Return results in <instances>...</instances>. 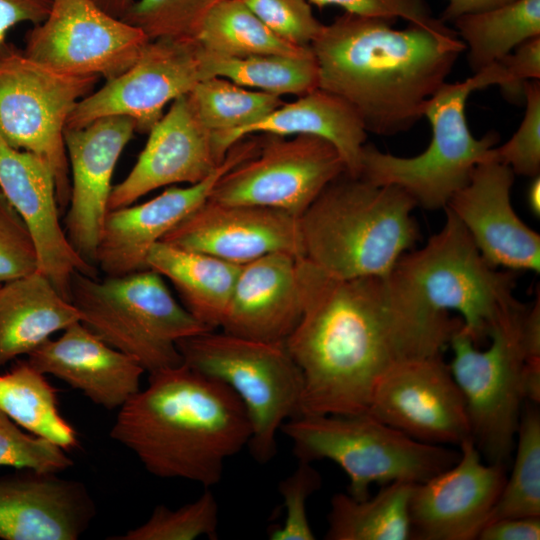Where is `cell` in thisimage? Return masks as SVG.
<instances>
[{"instance_id":"cell-3","label":"cell","mask_w":540,"mask_h":540,"mask_svg":"<svg viewBox=\"0 0 540 540\" xmlns=\"http://www.w3.org/2000/svg\"><path fill=\"white\" fill-rule=\"evenodd\" d=\"M110 436L160 478L211 488L251 436L246 410L223 382L184 363L149 373L119 408Z\"/></svg>"},{"instance_id":"cell-24","label":"cell","mask_w":540,"mask_h":540,"mask_svg":"<svg viewBox=\"0 0 540 540\" xmlns=\"http://www.w3.org/2000/svg\"><path fill=\"white\" fill-rule=\"evenodd\" d=\"M62 332L28 354V363L108 410L119 409L140 390L145 370L134 358L103 342L80 321Z\"/></svg>"},{"instance_id":"cell-18","label":"cell","mask_w":540,"mask_h":540,"mask_svg":"<svg viewBox=\"0 0 540 540\" xmlns=\"http://www.w3.org/2000/svg\"><path fill=\"white\" fill-rule=\"evenodd\" d=\"M135 131V122L125 116L104 117L82 128L65 129L71 192L64 231L73 249L93 267L109 211L112 175Z\"/></svg>"},{"instance_id":"cell-50","label":"cell","mask_w":540,"mask_h":540,"mask_svg":"<svg viewBox=\"0 0 540 540\" xmlns=\"http://www.w3.org/2000/svg\"><path fill=\"white\" fill-rule=\"evenodd\" d=\"M0 286H1V283H0Z\"/></svg>"},{"instance_id":"cell-12","label":"cell","mask_w":540,"mask_h":540,"mask_svg":"<svg viewBox=\"0 0 540 540\" xmlns=\"http://www.w3.org/2000/svg\"><path fill=\"white\" fill-rule=\"evenodd\" d=\"M264 135L259 152L223 174L208 199L278 209L300 218L346 172L345 163L322 138Z\"/></svg>"},{"instance_id":"cell-26","label":"cell","mask_w":540,"mask_h":540,"mask_svg":"<svg viewBox=\"0 0 540 540\" xmlns=\"http://www.w3.org/2000/svg\"><path fill=\"white\" fill-rule=\"evenodd\" d=\"M253 134L311 135L330 142L341 155L346 172L360 176L367 130L358 113L337 95L316 88L282 103L268 115L237 133L234 143Z\"/></svg>"},{"instance_id":"cell-10","label":"cell","mask_w":540,"mask_h":540,"mask_svg":"<svg viewBox=\"0 0 540 540\" xmlns=\"http://www.w3.org/2000/svg\"><path fill=\"white\" fill-rule=\"evenodd\" d=\"M526 305L503 318L491 331L487 349L479 350L461 326L449 346L451 374L464 397L471 438L483 459L508 465L525 402L523 341Z\"/></svg>"},{"instance_id":"cell-34","label":"cell","mask_w":540,"mask_h":540,"mask_svg":"<svg viewBox=\"0 0 540 540\" xmlns=\"http://www.w3.org/2000/svg\"><path fill=\"white\" fill-rule=\"evenodd\" d=\"M196 39L207 54L226 58L300 55L311 49L278 37L241 0H226L214 7Z\"/></svg>"},{"instance_id":"cell-47","label":"cell","mask_w":540,"mask_h":540,"mask_svg":"<svg viewBox=\"0 0 540 540\" xmlns=\"http://www.w3.org/2000/svg\"><path fill=\"white\" fill-rule=\"evenodd\" d=\"M448 4L444 9L441 21H454L455 19L467 15L490 10L514 0H447Z\"/></svg>"},{"instance_id":"cell-40","label":"cell","mask_w":540,"mask_h":540,"mask_svg":"<svg viewBox=\"0 0 540 540\" xmlns=\"http://www.w3.org/2000/svg\"><path fill=\"white\" fill-rule=\"evenodd\" d=\"M321 486V476L311 463L299 461L295 471L278 486L283 500V522L270 529L271 540H314L307 516V501Z\"/></svg>"},{"instance_id":"cell-37","label":"cell","mask_w":540,"mask_h":540,"mask_svg":"<svg viewBox=\"0 0 540 540\" xmlns=\"http://www.w3.org/2000/svg\"><path fill=\"white\" fill-rule=\"evenodd\" d=\"M226 0H135L122 18L140 28L150 40L196 39L201 26Z\"/></svg>"},{"instance_id":"cell-13","label":"cell","mask_w":540,"mask_h":540,"mask_svg":"<svg viewBox=\"0 0 540 540\" xmlns=\"http://www.w3.org/2000/svg\"><path fill=\"white\" fill-rule=\"evenodd\" d=\"M206 78L203 49L197 39L149 40L127 70L75 105L65 129L125 116L135 122L136 131L148 133L168 103L190 93Z\"/></svg>"},{"instance_id":"cell-19","label":"cell","mask_w":540,"mask_h":540,"mask_svg":"<svg viewBox=\"0 0 540 540\" xmlns=\"http://www.w3.org/2000/svg\"><path fill=\"white\" fill-rule=\"evenodd\" d=\"M148 133L134 167L112 187L109 210L131 205L163 186L199 183L226 157L219 151L214 134L200 120L189 93L171 102Z\"/></svg>"},{"instance_id":"cell-49","label":"cell","mask_w":540,"mask_h":540,"mask_svg":"<svg viewBox=\"0 0 540 540\" xmlns=\"http://www.w3.org/2000/svg\"><path fill=\"white\" fill-rule=\"evenodd\" d=\"M527 188L526 198L530 212L535 216H540V176L531 178Z\"/></svg>"},{"instance_id":"cell-44","label":"cell","mask_w":540,"mask_h":540,"mask_svg":"<svg viewBox=\"0 0 540 540\" xmlns=\"http://www.w3.org/2000/svg\"><path fill=\"white\" fill-rule=\"evenodd\" d=\"M496 62L503 75L501 91L512 101L523 100L525 82L540 79V36L525 41Z\"/></svg>"},{"instance_id":"cell-8","label":"cell","mask_w":540,"mask_h":540,"mask_svg":"<svg viewBox=\"0 0 540 540\" xmlns=\"http://www.w3.org/2000/svg\"><path fill=\"white\" fill-rule=\"evenodd\" d=\"M182 363L226 384L243 404L251 427L247 445L266 464L277 452V433L301 415L303 376L285 342L207 330L177 342Z\"/></svg>"},{"instance_id":"cell-48","label":"cell","mask_w":540,"mask_h":540,"mask_svg":"<svg viewBox=\"0 0 540 540\" xmlns=\"http://www.w3.org/2000/svg\"><path fill=\"white\" fill-rule=\"evenodd\" d=\"M107 13L123 18L135 0H93Z\"/></svg>"},{"instance_id":"cell-32","label":"cell","mask_w":540,"mask_h":540,"mask_svg":"<svg viewBox=\"0 0 540 540\" xmlns=\"http://www.w3.org/2000/svg\"><path fill=\"white\" fill-rule=\"evenodd\" d=\"M195 110L214 134L219 151L226 155L238 132L279 107L282 98L213 76L199 82L189 93Z\"/></svg>"},{"instance_id":"cell-14","label":"cell","mask_w":540,"mask_h":540,"mask_svg":"<svg viewBox=\"0 0 540 540\" xmlns=\"http://www.w3.org/2000/svg\"><path fill=\"white\" fill-rule=\"evenodd\" d=\"M150 39L93 0H53L28 31L24 53L57 70L111 80L127 70Z\"/></svg>"},{"instance_id":"cell-33","label":"cell","mask_w":540,"mask_h":540,"mask_svg":"<svg viewBox=\"0 0 540 540\" xmlns=\"http://www.w3.org/2000/svg\"><path fill=\"white\" fill-rule=\"evenodd\" d=\"M207 78H226L246 88L281 97L304 95L318 88V66L312 49L300 55L263 54L226 58L203 50Z\"/></svg>"},{"instance_id":"cell-25","label":"cell","mask_w":540,"mask_h":540,"mask_svg":"<svg viewBox=\"0 0 540 540\" xmlns=\"http://www.w3.org/2000/svg\"><path fill=\"white\" fill-rule=\"evenodd\" d=\"M298 258L274 252L241 265L220 328L245 338L285 342L303 309Z\"/></svg>"},{"instance_id":"cell-23","label":"cell","mask_w":540,"mask_h":540,"mask_svg":"<svg viewBox=\"0 0 540 540\" xmlns=\"http://www.w3.org/2000/svg\"><path fill=\"white\" fill-rule=\"evenodd\" d=\"M95 504L81 482L33 470L0 477V538L77 540Z\"/></svg>"},{"instance_id":"cell-2","label":"cell","mask_w":540,"mask_h":540,"mask_svg":"<svg viewBox=\"0 0 540 540\" xmlns=\"http://www.w3.org/2000/svg\"><path fill=\"white\" fill-rule=\"evenodd\" d=\"M345 12L323 25L310 45L318 88L345 100L368 133L392 136L423 117L427 101L447 82L466 50L446 25L410 24Z\"/></svg>"},{"instance_id":"cell-36","label":"cell","mask_w":540,"mask_h":540,"mask_svg":"<svg viewBox=\"0 0 540 540\" xmlns=\"http://www.w3.org/2000/svg\"><path fill=\"white\" fill-rule=\"evenodd\" d=\"M219 506L210 488L178 509L158 505L142 525L113 540H193L202 536L217 538Z\"/></svg>"},{"instance_id":"cell-38","label":"cell","mask_w":540,"mask_h":540,"mask_svg":"<svg viewBox=\"0 0 540 540\" xmlns=\"http://www.w3.org/2000/svg\"><path fill=\"white\" fill-rule=\"evenodd\" d=\"M525 113L512 137L491 148L485 161L508 166L515 175L535 177L540 174V81L531 80L523 86Z\"/></svg>"},{"instance_id":"cell-11","label":"cell","mask_w":540,"mask_h":540,"mask_svg":"<svg viewBox=\"0 0 540 540\" xmlns=\"http://www.w3.org/2000/svg\"><path fill=\"white\" fill-rule=\"evenodd\" d=\"M99 79L57 70L9 43L0 46V134L12 147L48 162L60 210L68 206L71 192L67 120Z\"/></svg>"},{"instance_id":"cell-27","label":"cell","mask_w":540,"mask_h":540,"mask_svg":"<svg viewBox=\"0 0 540 540\" xmlns=\"http://www.w3.org/2000/svg\"><path fill=\"white\" fill-rule=\"evenodd\" d=\"M80 321L76 307L39 270L0 286V367Z\"/></svg>"},{"instance_id":"cell-45","label":"cell","mask_w":540,"mask_h":540,"mask_svg":"<svg viewBox=\"0 0 540 540\" xmlns=\"http://www.w3.org/2000/svg\"><path fill=\"white\" fill-rule=\"evenodd\" d=\"M53 0H0V46L7 32L15 25L41 23L48 15Z\"/></svg>"},{"instance_id":"cell-29","label":"cell","mask_w":540,"mask_h":540,"mask_svg":"<svg viewBox=\"0 0 540 540\" xmlns=\"http://www.w3.org/2000/svg\"><path fill=\"white\" fill-rule=\"evenodd\" d=\"M414 485L391 482L362 500L348 493L334 494L325 539L410 540L409 502Z\"/></svg>"},{"instance_id":"cell-15","label":"cell","mask_w":540,"mask_h":540,"mask_svg":"<svg viewBox=\"0 0 540 540\" xmlns=\"http://www.w3.org/2000/svg\"><path fill=\"white\" fill-rule=\"evenodd\" d=\"M367 413L428 444L459 446L471 437L464 397L442 355L390 369L375 386Z\"/></svg>"},{"instance_id":"cell-1","label":"cell","mask_w":540,"mask_h":540,"mask_svg":"<svg viewBox=\"0 0 540 540\" xmlns=\"http://www.w3.org/2000/svg\"><path fill=\"white\" fill-rule=\"evenodd\" d=\"M302 315L285 345L303 376L301 415L365 413L394 366L442 355L462 321L393 273L338 278L297 262Z\"/></svg>"},{"instance_id":"cell-46","label":"cell","mask_w":540,"mask_h":540,"mask_svg":"<svg viewBox=\"0 0 540 540\" xmlns=\"http://www.w3.org/2000/svg\"><path fill=\"white\" fill-rule=\"evenodd\" d=\"M479 540H539L540 516L507 517L487 523Z\"/></svg>"},{"instance_id":"cell-6","label":"cell","mask_w":540,"mask_h":540,"mask_svg":"<svg viewBox=\"0 0 540 540\" xmlns=\"http://www.w3.org/2000/svg\"><path fill=\"white\" fill-rule=\"evenodd\" d=\"M497 84L498 74L493 64L464 81L446 82L427 101L423 110L432 134L427 148L416 156L401 157L365 144L360 177L376 185L396 186L404 190L417 206L430 210L444 209L499 141L497 132L474 137L465 113L471 93Z\"/></svg>"},{"instance_id":"cell-17","label":"cell","mask_w":540,"mask_h":540,"mask_svg":"<svg viewBox=\"0 0 540 540\" xmlns=\"http://www.w3.org/2000/svg\"><path fill=\"white\" fill-rule=\"evenodd\" d=\"M264 137L248 135L235 143L221 165L206 179L187 187H172L138 205L109 210L96 251V267L106 276L147 269L151 247L189 213L206 201L220 177L259 152Z\"/></svg>"},{"instance_id":"cell-42","label":"cell","mask_w":540,"mask_h":540,"mask_svg":"<svg viewBox=\"0 0 540 540\" xmlns=\"http://www.w3.org/2000/svg\"><path fill=\"white\" fill-rule=\"evenodd\" d=\"M39 269L33 237L22 217L0 191V283Z\"/></svg>"},{"instance_id":"cell-35","label":"cell","mask_w":540,"mask_h":540,"mask_svg":"<svg viewBox=\"0 0 540 540\" xmlns=\"http://www.w3.org/2000/svg\"><path fill=\"white\" fill-rule=\"evenodd\" d=\"M513 451L511 473L506 476L487 523L507 517L540 516V412L537 404L524 402Z\"/></svg>"},{"instance_id":"cell-30","label":"cell","mask_w":540,"mask_h":540,"mask_svg":"<svg viewBox=\"0 0 540 540\" xmlns=\"http://www.w3.org/2000/svg\"><path fill=\"white\" fill-rule=\"evenodd\" d=\"M0 410L31 434L65 451L78 446L77 431L61 415L57 393L45 374L27 360L0 374Z\"/></svg>"},{"instance_id":"cell-7","label":"cell","mask_w":540,"mask_h":540,"mask_svg":"<svg viewBox=\"0 0 540 540\" xmlns=\"http://www.w3.org/2000/svg\"><path fill=\"white\" fill-rule=\"evenodd\" d=\"M281 432L299 461L330 460L348 476V494L362 500L373 484L425 482L457 462L460 451L415 440L369 413L300 415Z\"/></svg>"},{"instance_id":"cell-22","label":"cell","mask_w":540,"mask_h":540,"mask_svg":"<svg viewBox=\"0 0 540 540\" xmlns=\"http://www.w3.org/2000/svg\"><path fill=\"white\" fill-rule=\"evenodd\" d=\"M515 174L506 165L484 161L447 206L482 256L511 271L540 270V235L527 226L511 203Z\"/></svg>"},{"instance_id":"cell-43","label":"cell","mask_w":540,"mask_h":540,"mask_svg":"<svg viewBox=\"0 0 540 540\" xmlns=\"http://www.w3.org/2000/svg\"><path fill=\"white\" fill-rule=\"evenodd\" d=\"M319 7L338 6L347 13L391 20L398 18L410 24L440 27L443 22L432 16L424 0H308Z\"/></svg>"},{"instance_id":"cell-20","label":"cell","mask_w":540,"mask_h":540,"mask_svg":"<svg viewBox=\"0 0 540 540\" xmlns=\"http://www.w3.org/2000/svg\"><path fill=\"white\" fill-rule=\"evenodd\" d=\"M243 265L274 252L303 257L299 218L278 209L207 199L161 240Z\"/></svg>"},{"instance_id":"cell-16","label":"cell","mask_w":540,"mask_h":540,"mask_svg":"<svg viewBox=\"0 0 540 540\" xmlns=\"http://www.w3.org/2000/svg\"><path fill=\"white\" fill-rule=\"evenodd\" d=\"M455 464L415 484L409 502L414 540H475L486 525L507 476V465L486 462L472 438Z\"/></svg>"},{"instance_id":"cell-9","label":"cell","mask_w":540,"mask_h":540,"mask_svg":"<svg viewBox=\"0 0 540 540\" xmlns=\"http://www.w3.org/2000/svg\"><path fill=\"white\" fill-rule=\"evenodd\" d=\"M444 211L442 229L424 247L405 253L392 273L430 307L458 312L478 345L524 304L513 294L514 271L491 265L456 216Z\"/></svg>"},{"instance_id":"cell-39","label":"cell","mask_w":540,"mask_h":540,"mask_svg":"<svg viewBox=\"0 0 540 540\" xmlns=\"http://www.w3.org/2000/svg\"><path fill=\"white\" fill-rule=\"evenodd\" d=\"M0 466L58 474L73 461L53 442L24 433L0 410Z\"/></svg>"},{"instance_id":"cell-21","label":"cell","mask_w":540,"mask_h":540,"mask_svg":"<svg viewBox=\"0 0 540 540\" xmlns=\"http://www.w3.org/2000/svg\"><path fill=\"white\" fill-rule=\"evenodd\" d=\"M0 191L27 225L38 253L41 271L70 301L75 272L96 277L69 243L60 224L53 171L42 157L12 147L0 134Z\"/></svg>"},{"instance_id":"cell-5","label":"cell","mask_w":540,"mask_h":540,"mask_svg":"<svg viewBox=\"0 0 540 540\" xmlns=\"http://www.w3.org/2000/svg\"><path fill=\"white\" fill-rule=\"evenodd\" d=\"M70 302L80 322L151 373L182 363L177 342L210 330L178 303L152 269L103 280L75 272Z\"/></svg>"},{"instance_id":"cell-31","label":"cell","mask_w":540,"mask_h":540,"mask_svg":"<svg viewBox=\"0 0 540 540\" xmlns=\"http://www.w3.org/2000/svg\"><path fill=\"white\" fill-rule=\"evenodd\" d=\"M468 50L473 73L500 60L525 41L540 36V0H514L453 21Z\"/></svg>"},{"instance_id":"cell-41","label":"cell","mask_w":540,"mask_h":540,"mask_svg":"<svg viewBox=\"0 0 540 540\" xmlns=\"http://www.w3.org/2000/svg\"><path fill=\"white\" fill-rule=\"evenodd\" d=\"M274 34L296 46H310L323 25L308 0H241Z\"/></svg>"},{"instance_id":"cell-4","label":"cell","mask_w":540,"mask_h":540,"mask_svg":"<svg viewBox=\"0 0 540 540\" xmlns=\"http://www.w3.org/2000/svg\"><path fill=\"white\" fill-rule=\"evenodd\" d=\"M404 190L347 172L299 218L303 257L338 278L388 276L419 239Z\"/></svg>"},{"instance_id":"cell-28","label":"cell","mask_w":540,"mask_h":540,"mask_svg":"<svg viewBox=\"0 0 540 540\" xmlns=\"http://www.w3.org/2000/svg\"><path fill=\"white\" fill-rule=\"evenodd\" d=\"M146 264L174 285L195 319L210 330L221 327L241 265L162 241L151 247Z\"/></svg>"}]
</instances>
